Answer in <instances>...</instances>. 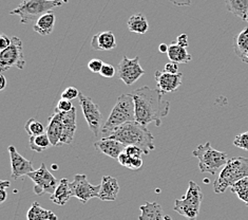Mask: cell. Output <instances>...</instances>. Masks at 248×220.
Instances as JSON below:
<instances>
[{"instance_id": "d4e9b609", "label": "cell", "mask_w": 248, "mask_h": 220, "mask_svg": "<svg viewBox=\"0 0 248 220\" xmlns=\"http://www.w3.org/2000/svg\"><path fill=\"white\" fill-rule=\"evenodd\" d=\"M27 220H58L56 214L41 207L38 202H33L27 214Z\"/></svg>"}, {"instance_id": "b9f144b4", "label": "cell", "mask_w": 248, "mask_h": 220, "mask_svg": "<svg viewBox=\"0 0 248 220\" xmlns=\"http://www.w3.org/2000/svg\"><path fill=\"white\" fill-rule=\"evenodd\" d=\"M169 1L176 7H189L191 4V0H169Z\"/></svg>"}, {"instance_id": "cb8c5ba5", "label": "cell", "mask_w": 248, "mask_h": 220, "mask_svg": "<svg viewBox=\"0 0 248 220\" xmlns=\"http://www.w3.org/2000/svg\"><path fill=\"white\" fill-rule=\"evenodd\" d=\"M168 58L171 62L178 64H187L192 61V55L187 52V48L181 47L173 41L172 44L169 45V49L167 52Z\"/></svg>"}, {"instance_id": "30bf717a", "label": "cell", "mask_w": 248, "mask_h": 220, "mask_svg": "<svg viewBox=\"0 0 248 220\" xmlns=\"http://www.w3.org/2000/svg\"><path fill=\"white\" fill-rule=\"evenodd\" d=\"M79 106L81 107L82 114H84L85 120L89 126V129L93 135L97 136L99 133L102 132V122H103V115L100 112L99 106L95 104L93 101L86 97L84 93H79Z\"/></svg>"}, {"instance_id": "44dd1931", "label": "cell", "mask_w": 248, "mask_h": 220, "mask_svg": "<svg viewBox=\"0 0 248 220\" xmlns=\"http://www.w3.org/2000/svg\"><path fill=\"white\" fill-rule=\"evenodd\" d=\"M71 197H73V196L72 192H71L70 182L67 178H62V179L60 180V184H58L54 194L50 196V200L54 202L55 204L62 206L68 203Z\"/></svg>"}, {"instance_id": "7bdbcfd3", "label": "cell", "mask_w": 248, "mask_h": 220, "mask_svg": "<svg viewBox=\"0 0 248 220\" xmlns=\"http://www.w3.org/2000/svg\"><path fill=\"white\" fill-rule=\"evenodd\" d=\"M7 86V79L3 74L0 75V90H3V89Z\"/></svg>"}, {"instance_id": "74e56055", "label": "cell", "mask_w": 248, "mask_h": 220, "mask_svg": "<svg viewBox=\"0 0 248 220\" xmlns=\"http://www.w3.org/2000/svg\"><path fill=\"white\" fill-rule=\"evenodd\" d=\"M11 43H12V38H9V36H7L4 33H2L1 36H0V50L3 51L7 48H9Z\"/></svg>"}, {"instance_id": "7dc6e473", "label": "cell", "mask_w": 248, "mask_h": 220, "mask_svg": "<svg viewBox=\"0 0 248 220\" xmlns=\"http://www.w3.org/2000/svg\"><path fill=\"white\" fill-rule=\"evenodd\" d=\"M48 1H62V3H68V0H48Z\"/></svg>"}, {"instance_id": "83f0119b", "label": "cell", "mask_w": 248, "mask_h": 220, "mask_svg": "<svg viewBox=\"0 0 248 220\" xmlns=\"http://www.w3.org/2000/svg\"><path fill=\"white\" fill-rule=\"evenodd\" d=\"M29 146H30V148L33 152H43L48 150L50 146H52V144L48 135L46 133L40 135L30 136V140H29Z\"/></svg>"}, {"instance_id": "484cf974", "label": "cell", "mask_w": 248, "mask_h": 220, "mask_svg": "<svg viewBox=\"0 0 248 220\" xmlns=\"http://www.w3.org/2000/svg\"><path fill=\"white\" fill-rule=\"evenodd\" d=\"M127 26L129 31L135 34H145L149 29L148 20H147L146 16L141 13L130 16V18L128 19L127 22Z\"/></svg>"}, {"instance_id": "60d3db41", "label": "cell", "mask_w": 248, "mask_h": 220, "mask_svg": "<svg viewBox=\"0 0 248 220\" xmlns=\"http://www.w3.org/2000/svg\"><path fill=\"white\" fill-rule=\"evenodd\" d=\"M175 43L178 44L179 46L181 47H184V48H187L188 47V35L187 34H181L178 36V38H176Z\"/></svg>"}, {"instance_id": "6da1fadb", "label": "cell", "mask_w": 248, "mask_h": 220, "mask_svg": "<svg viewBox=\"0 0 248 220\" xmlns=\"http://www.w3.org/2000/svg\"><path fill=\"white\" fill-rule=\"evenodd\" d=\"M130 93L134 100L135 121L145 127L150 123L161 126L162 118L170 111V102L163 99L162 92L145 86Z\"/></svg>"}, {"instance_id": "ffe728a7", "label": "cell", "mask_w": 248, "mask_h": 220, "mask_svg": "<svg viewBox=\"0 0 248 220\" xmlns=\"http://www.w3.org/2000/svg\"><path fill=\"white\" fill-rule=\"evenodd\" d=\"M140 215L139 220H164L165 215L162 206L157 202H146L140 206Z\"/></svg>"}, {"instance_id": "5bb4252c", "label": "cell", "mask_w": 248, "mask_h": 220, "mask_svg": "<svg viewBox=\"0 0 248 220\" xmlns=\"http://www.w3.org/2000/svg\"><path fill=\"white\" fill-rule=\"evenodd\" d=\"M155 80L156 82V89L162 92V94H167L175 91L180 88L183 81V73L176 74L167 73L165 71H156L155 74Z\"/></svg>"}, {"instance_id": "8fae6325", "label": "cell", "mask_w": 248, "mask_h": 220, "mask_svg": "<svg viewBox=\"0 0 248 220\" xmlns=\"http://www.w3.org/2000/svg\"><path fill=\"white\" fill-rule=\"evenodd\" d=\"M70 187L73 197L78 198L84 204H86L92 198L99 197L100 184L93 186V184L88 181L86 175H75L74 180L70 182Z\"/></svg>"}, {"instance_id": "7a4b0ae2", "label": "cell", "mask_w": 248, "mask_h": 220, "mask_svg": "<svg viewBox=\"0 0 248 220\" xmlns=\"http://www.w3.org/2000/svg\"><path fill=\"white\" fill-rule=\"evenodd\" d=\"M107 138L120 141L126 147L137 146L144 152L145 154H149L155 150V136L149 132L148 128L138 123L137 121L129 122L122 125L113 130Z\"/></svg>"}, {"instance_id": "d6a6232c", "label": "cell", "mask_w": 248, "mask_h": 220, "mask_svg": "<svg viewBox=\"0 0 248 220\" xmlns=\"http://www.w3.org/2000/svg\"><path fill=\"white\" fill-rule=\"evenodd\" d=\"M74 107H73V104L71 101L61 99L60 101H58L56 108L54 109V112H69Z\"/></svg>"}, {"instance_id": "52a82bcc", "label": "cell", "mask_w": 248, "mask_h": 220, "mask_svg": "<svg viewBox=\"0 0 248 220\" xmlns=\"http://www.w3.org/2000/svg\"><path fill=\"white\" fill-rule=\"evenodd\" d=\"M203 199V192L199 184L194 181H189L186 195L182 199H176L174 201L173 210L188 220H197Z\"/></svg>"}, {"instance_id": "f6af8a7d", "label": "cell", "mask_w": 248, "mask_h": 220, "mask_svg": "<svg viewBox=\"0 0 248 220\" xmlns=\"http://www.w3.org/2000/svg\"><path fill=\"white\" fill-rule=\"evenodd\" d=\"M0 195H1V199H0V202H4L5 199L8 197V193L5 189H0Z\"/></svg>"}, {"instance_id": "ee69618b", "label": "cell", "mask_w": 248, "mask_h": 220, "mask_svg": "<svg viewBox=\"0 0 248 220\" xmlns=\"http://www.w3.org/2000/svg\"><path fill=\"white\" fill-rule=\"evenodd\" d=\"M169 49V46L167 44H161L158 46V51L161 53H167Z\"/></svg>"}, {"instance_id": "f1b7e54d", "label": "cell", "mask_w": 248, "mask_h": 220, "mask_svg": "<svg viewBox=\"0 0 248 220\" xmlns=\"http://www.w3.org/2000/svg\"><path fill=\"white\" fill-rule=\"evenodd\" d=\"M230 188H232V192L237 195V197L248 206V178L240 180Z\"/></svg>"}, {"instance_id": "4fadbf2b", "label": "cell", "mask_w": 248, "mask_h": 220, "mask_svg": "<svg viewBox=\"0 0 248 220\" xmlns=\"http://www.w3.org/2000/svg\"><path fill=\"white\" fill-rule=\"evenodd\" d=\"M8 151L11 158V169L13 179H18L21 176H28L30 172L34 171V168L30 160L23 158L21 154L17 152L15 146L11 145L8 147Z\"/></svg>"}, {"instance_id": "603a6c76", "label": "cell", "mask_w": 248, "mask_h": 220, "mask_svg": "<svg viewBox=\"0 0 248 220\" xmlns=\"http://www.w3.org/2000/svg\"><path fill=\"white\" fill-rule=\"evenodd\" d=\"M55 27V14L53 12H49L45 15H43L40 18L35 22L33 30L39 35L46 36L53 32Z\"/></svg>"}, {"instance_id": "d590c367", "label": "cell", "mask_w": 248, "mask_h": 220, "mask_svg": "<svg viewBox=\"0 0 248 220\" xmlns=\"http://www.w3.org/2000/svg\"><path fill=\"white\" fill-rule=\"evenodd\" d=\"M115 68L112 66L110 64H104V66L102 68V71H100V75L104 76V77H107V79H111V77H113L115 75Z\"/></svg>"}, {"instance_id": "9a60e30c", "label": "cell", "mask_w": 248, "mask_h": 220, "mask_svg": "<svg viewBox=\"0 0 248 220\" xmlns=\"http://www.w3.org/2000/svg\"><path fill=\"white\" fill-rule=\"evenodd\" d=\"M76 108H74L69 112H62V136L61 140V145L71 144L73 142L74 135L76 129H78V124H76Z\"/></svg>"}, {"instance_id": "ab89813d", "label": "cell", "mask_w": 248, "mask_h": 220, "mask_svg": "<svg viewBox=\"0 0 248 220\" xmlns=\"http://www.w3.org/2000/svg\"><path fill=\"white\" fill-rule=\"evenodd\" d=\"M144 161L141 158H135V159H131V162H130V166H129V169H132V170H138L140 169L141 166H143Z\"/></svg>"}, {"instance_id": "277c9868", "label": "cell", "mask_w": 248, "mask_h": 220, "mask_svg": "<svg viewBox=\"0 0 248 220\" xmlns=\"http://www.w3.org/2000/svg\"><path fill=\"white\" fill-rule=\"evenodd\" d=\"M135 121V106L134 100L131 93H123L117 99V102L107 121L105 122L102 128V134L105 135V138L119 128L122 125Z\"/></svg>"}, {"instance_id": "8992f818", "label": "cell", "mask_w": 248, "mask_h": 220, "mask_svg": "<svg viewBox=\"0 0 248 220\" xmlns=\"http://www.w3.org/2000/svg\"><path fill=\"white\" fill-rule=\"evenodd\" d=\"M62 5V1H48V0H21L18 7L10 12L11 15H18L20 22L28 25L36 22L41 16L52 12L53 9Z\"/></svg>"}, {"instance_id": "d6986e66", "label": "cell", "mask_w": 248, "mask_h": 220, "mask_svg": "<svg viewBox=\"0 0 248 220\" xmlns=\"http://www.w3.org/2000/svg\"><path fill=\"white\" fill-rule=\"evenodd\" d=\"M91 47L94 50L110 51L116 48V39L112 31H104L95 34L92 38Z\"/></svg>"}, {"instance_id": "ac0fdd59", "label": "cell", "mask_w": 248, "mask_h": 220, "mask_svg": "<svg viewBox=\"0 0 248 220\" xmlns=\"http://www.w3.org/2000/svg\"><path fill=\"white\" fill-rule=\"evenodd\" d=\"M120 193V184L116 178L104 176L100 183L99 199L102 201H115Z\"/></svg>"}, {"instance_id": "8d00e7d4", "label": "cell", "mask_w": 248, "mask_h": 220, "mask_svg": "<svg viewBox=\"0 0 248 220\" xmlns=\"http://www.w3.org/2000/svg\"><path fill=\"white\" fill-rule=\"evenodd\" d=\"M164 71L167 73H171V74H176L179 73V64L174 63V62H169L164 67Z\"/></svg>"}, {"instance_id": "4316f807", "label": "cell", "mask_w": 248, "mask_h": 220, "mask_svg": "<svg viewBox=\"0 0 248 220\" xmlns=\"http://www.w3.org/2000/svg\"><path fill=\"white\" fill-rule=\"evenodd\" d=\"M228 12L232 13L242 20L247 19L248 0H225Z\"/></svg>"}, {"instance_id": "ba28073f", "label": "cell", "mask_w": 248, "mask_h": 220, "mask_svg": "<svg viewBox=\"0 0 248 220\" xmlns=\"http://www.w3.org/2000/svg\"><path fill=\"white\" fill-rule=\"evenodd\" d=\"M26 58L22 53V41L19 37H12L9 48L0 52V71L4 72L11 68L22 70L26 66Z\"/></svg>"}, {"instance_id": "bcb514c9", "label": "cell", "mask_w": 248, "mask_h": 220, "mask_svg": "<svg viewBox=\"0 0 248 220\" xmlns=\"http://www.w3.org/2000/svg\"><path fill=\"white\" fill-rule=\"evenodd\" d=\"M11 186L10 181H1L0 182V189H7Z\"/></svg>"}, {"instance_id": "f35d334b", "label": "cell", "mask_w": 248, "mask_h": 220, "mask_svg": "<svg viewBox=\"0 0 248 220\" xmlns=\"http://www.w3.org/2000/svg\"><path fill=\"white\" fill-rule=\"evenodd\" d=\"M117 161H119V163H120L121 165L125 166V168L129 169L130 162H131V158H130L125 152H122V153L120 154V157H119V159H117Z\"/></svg>"}, {"instance_id": "e575fe53", "label": "cell", "mask_w": 248, "mask_h": 220, "mask_svg": "<svg viewBox=\"0 0 248 220\" xmlns=\"http://www.w3.org/2000/svg\"><path fill=\"white\" fill-rule=\"evenodd\" d=\"M125 152L128 154V156L131 159H135V158H141L143 156L144 152L140 150V148L137 147V146H127Z\"/></svg>"}, {"instance_id": "9c48e42d", "label": "cell", "mask_w": 248, "mask_h": 220, "mask_svg": "<svg viewBox=\"0 0 248 220\" xmlns=\"http://www.w3.org/2000/svg\"><path fill=\"white\" fill-rule=\"evenodd\" d=\"M28 177L34 182L33 191L37 196H41L45 193L50 196L53 195L60 184V181L51 174L45 163H41L39 169L30 172Z\"/></svg>"}, {"instance_id": "3957f363", "label": "cell", "mask_w": 248, "mask_h": 220, "mask_svg": "<svg viewBox=\"0 0 248 220\" xmlns=\"http://www.w3.org/2000/svg\"><path fill=\"white\" fill-rule=\"evenodd\" d=\"M244 178H248V159L244 157L230 158L214 182V191L217 194L225 193L228 187H232Z\"/></svg>"}, {"instance_id": "681fc988", "label": "cell", "mask_w": 248, "mask_h": 220, "mask_svg": "<svg viewBox=\"0 0 248 220\" xmlns=\"http://www.w3.org/2000/svg\"><path fill=\"white\" fill-rule=\"evenodd\" d=\"M246 21L248 22V14H247V19H246Z\"/></svg>"}, {"instance_id": "f546056e", "label": "cell", "mask_w": 248, "mask_h": 220, "mask_svg": "<svg viewBox=\"0 0 248 220\" xmlns=\"http://www.w3.org/2000/svg\"><path fill=\"white\" fill-rule=\"evenodd\" d=\"M25 129L27 134L31 136L40 135L46 133V129H45L44 125L37 120H35V118H29V121L25 125Z\"/></svg>"}, {"instance_id": "5b68a950", "label": "cell", "mask_w": 248, "mask_h": 220, "mask_svg": "<svg viewBox=\"0 0 248 220\" xmlns=\"http://www.w3.org/2000/svg\"><path fill=\"white\" fill-rule=\"evenodd\" d=\"M192 156L199 159V169L201 172H208L216 175L228 162V156L225 152L215 150L209 142L199 145L192 152Z\"/></svg>"}, {"instance_id": "7402d4cb", "label": "cell", "mask_w": 248, "mask_h": 220, "mask_svg": "<svg viewBox=\"0 0 248 220\" xmlns=\"http://www.w3.org/2000/svg\"><path fill=\"white\" fill-rule=\"evenodd\" d=\"M233 50L242 62L248 64V28L240 32L234 38Z\"/></svg>"}, {"instance_id": "e0dca14e", "label": "cell", "mask_w": 248, "mask_h": 220, "mask_svg": "<svg viewBox=\"0 0 248 220\" xmlns=\"http://www.w3.org/2000/svg\"><path fill=\"white\" fill-rule=\"evenodd\" d=\"M62 130V112H54V115L48 118V126H46V135L49 136L52 146H61Z\"/></svg>"}, {"instance_id": "1f68e13d", "label": "cell", "mask_w": 248, "mask_h": 220, "mask_svg": "<svg viewBox=\"0 0 248 220\" xmlns=\"http://www.w3.org/2000/svg\"><path fill=\"white\" fill-rule=\"evenodd\" d=\"M79 93L80 92L78 91V89H76L75 87L71 86V87H68V88L64 89L61 97H62V100L72 101V100H74L76 98H78L79 97Z\"/></svg>"}, {"instance_id": "2e32d148", "label": "cell", "mask_w": 248, "mask_h": 220, "mask_svg": "<svg viewBox=\"0 0 248 220\" xmlns=\"http://www.w3.org/2000/svg\"><path fill=\"white\" fill-rule=\"evenodd\" d=\"M94 147L95 150L100 152L104 153L106 156H108L112 159H119L120 154L125 152L126 146L120 141H116L114 139L110 138H104L94 143Z\"/></svg>"}, {"instance_id": "4dcf8cb0", "label": "cell", "mask_w": 248, "mask_h": 220, "mask_svg": "<svg viewBox=\"0 0 248 220\" xmlns=\"http://www.w3.org/2000/svg\"><path fill=\"white\" fill-rule=\"evenodd\" d=\"M233 145L248 152V130L235 136V139L233 140Z\"/></svg>"}, {"instance_id": "836d02e7", "label": "cell", "mask_w": 248, "mask_h": 220, "mask_svg": "<svg viewBox=\"0 0 248 220\" xmlns=\"http://www.w3.org/2000/svg\"><path fill=\"white\" fill-rule=\"evenodd\" d=\"M104 64L100 59L98 58H93L91 61L88 63V68L91 71L92 73H100L102 71V68L104 66Z\"/></svg>"}, {"instance_id": "c3c4849f", "label": "cell", "mask_w": 248, "mask_h": 220, "mask_svg": "<svg viewBox=\"0 0 248 220\" xmlns=\"http://www.w3.org/2000/svg\"><path fill=\"white\" fill-rule=\"evenodd\" d=\"M164 220H172V218H171L169 215H165V219Z\"/></svg>"}, {"instance_id": "7c38bea8", "label": "cell", "mask_w": 248, "mask_h": 220, "mask_svg": "<svg viewBox=\"0 0 248 220\" xmlns=\"http://www.w3.org/2000/svg\"><path fill=\"white\" fill-rule=\"evenodd\" d=\"M117 74L124 84L127 86L133 85L145 74V70L140 65V57L128 58L127 56H123L117 67Z\"/></svg>"}]
</instances>
